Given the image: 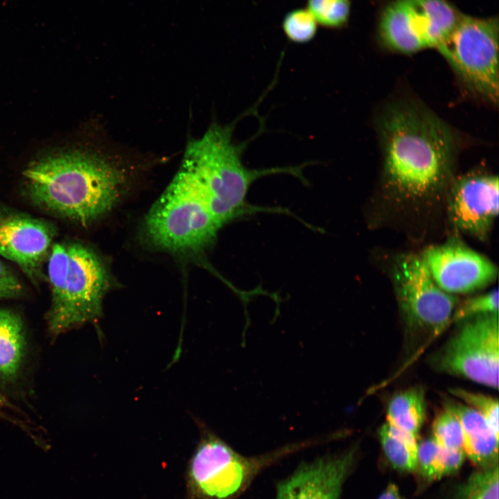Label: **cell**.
<instances>
[{
    "mask_svg": "<svg viewBox=\"0 0 499 499\" xmlns=\"http://www.w3.org/2000/svg\"><path fill=\"white\" fill-rule=\"evenodd\" d=\"M376 128L383 179L389 189L421 197L446 184L460 144L458 134L446 122L421 103L403 98L383 107Z\"/></svg>",
    "mask_w": 499,
    "mask_h": 499,
    "instance_id": "1",
    "label": "cell"
},
{
    "mask_svg": "<svg viewBox=\"0 0 499 499\" xmlns=\"http://www.w3.org/2000/svg\"><path fill=\"white\" fill-rule=\"evenodd\" d=\"M24 175L26 193L35 206L81 225L111 210L125 180L123 171L110 159L80 149L42 157Z\"/></svg>",
    "mask_w": 499,
    "mask_h": 499,
    "instance_id": "2",
    "label": "cell"
},
{
    "mask_svg": "<svg viewBox=\"0 0 499 499\" xmlns=\"http://www.w3.org/2000/svg\"><path fill=\"white\" fill-rule=\"evenodd\" d=\"M235 122L213 123L199 139L187 145L182 166L193 177L213 216L222 227L237 218L258 212L283 213V209L251 205L246 195L251 185L267 175L288 173L305 182V166L247 168L242 154L247 143H234Z\"/></svg>",
    "mask_w": 499,
    "mask_h": 499,
    "instance_id": "3",
    "label": "cell"
},
{
    "mask_svg": "<svg viewBox=\"0 0 499 499\" xmlns=\"http://www.w3.org/2000/svg\"><path fill=\"white\" fill-rule=\"evenodd\" d=\"M46 277L51 291L46 321L53 338L100 316L108 278L93 250L78 242L53 243Z\"/></svg>",
    "mask_w": 499,
    "mask_h": 499,
    "instance_id": "4",
    "label": "cell"
},
{
    "mask_svg": "<svg viewBox=\"0 0 499 499\" xmlns=\"http://www.w3.org/2000/svg\"><path fill=\"white\" fill-rule=\"evenodd\" d=\"M310 446L307 440L247 457L203 428L185 471L186 499H236L265 469Z\"/></svg>",
    "mask_w": 499,
    "mask_h": 499,
    "instance_id": "5",
    "label": "cell"
},
{
    "mask_svg": "<svg viewBox=\"0 0 499 499\" xmlns=\"http://www.w3.org/2000/svg\"><path fill=\"white\" fill-rule=\"evenodd\" d=\"M220 228L193 177L182 166L145 220L150 240L174 252L203 250L213 242Z\"/></svg>",
    "mask_w": 499,
    "mask_h": 499,
    "instance_id": "6",
    "label": "cell"
},
{
    "mask_svg": "<svg viewBox=\"0 0 499 499\" xmlns=\"http://www.w3.org/2000/svg\"><path fill=\"white\" fill-rule=\"evenodd\" d=\"M472 94L496 105L498 100V22L461 14L436 48Z\"/></svg>",
    "mask_w": 499,
    "mask_h": 499,
    "instance_id": "7",
    "label": "cell"
},
{
    "mask_svg": "<svg viewBox=\"0 0 499 499\" xmlns=\"http://www.w3.org/2000/svg\"><path fill=\"white\" fill-rule=\"evenodd\" d=\"M429 359L435 370L498 388V314L464 320Z\"/></svg>",
    "mask_w": 499,
    "mask_h": 499,
    "instance_id": "8",
    "label": "cell"
},
{
    "mask_svg": "<svg viewBox=\"0 0 499 499\" xmlns=\"http://www.w3.org/2000/svg\"><path fill=\"white\" fill-rule=\"evenodd\" d=\"M460 15L446 0H394L382 14L379 37L387 49L400 53L436 49Z\"/></svg>",
    "mask_w": 499,
    "mask_h": 499,
    "instance_id": "9",
    "label": "cell"
},
{
    "mask_svg": "<svg viewBox=\"0 0 499 499\" xmlns=\"http://www.w3.org/2000/svg\"><path fill=\"white\" fill-rule=\"evenodd\" d=\"M393 278L401 311L412 333L435 335L449 324L457 298L437 284L421 255L399 256Z\"/></svg>",
    "mask_w": 499,
    "mask_h": 499,
    "instance_id": "10",
    "label": "cell"
},
{
    "mask_svg": "<svg viewBox=\"0 0 499 499\" xmlns=\"http://www.w3.org/2000/svg\"><path fill=\"white\" fill-rule=\"evenodd\" d=\"M55 235L49 221L0 205V256L15 263L35 286L46 279L44 264Z\"/></svg>",
    "mask_w": 499,
    "mask_h": 499,
    "instance_id": "11",
    "label": "cell"
},
{
    "mask_svg": "<svg viewBox=\"0 0 499 499\" xmlns=\"http://www.w3.org/2000/svg\"><path fill=\"white\" fill-rule=\"evenodd\" d=\"M421 256L437 284L453 295L481 289L498 277L491 261L458 242L429 247Z\"/></svg>",
    "mask_w": 499,
    "mask_h": 499,
    "instance_id": "12",
    "label": "cell"
},
{
    "mask_svg": "<svg viewBox=\"0 0 499 499\" xmlns=\"http://www.w3.org/2000/svg\"><path fill=\"white\" fill-rule=\"evenodd\" d=\"M356 448L301 462L279 482L274 499H340L356 460Z\"/></svg>",
    "mask_w": 499,
    "mask_h": 499,
    "instance_id": "13",
    "label": "cell"
},
{
    "mask_svg": "<svg viewBox=\"0 0 499 499\" xmlns=\"http://www.w3.org/2000/svg\"><path fill=\"white\" fill-rule=\"evenodd\" d=\"M498 178L472 173L453 185L450 200L452 222L462 231L484 238L498 215Z\"/></svg>",
    "mask_w": 499,
    "mask_h": 499,
    "instance_id": "14",
    "label": "cell"
},
{
    "mask_svg": "<svg viewBox=\"0 0 499 499\" xmlns=\"http://www.w3.org/2000/svg\"><path fill=\"white\" fill-rule=\"evenodd\" d=\"M28 353L24 322L16 310L0 308V383H15L24 371Z\"/></svg>",
    "mask_w": 499,
    "mask_h": 499,
    "instance_id": "15",
    "label": "cell"
},
{
    "mask_svg": "<svg viewBox=\"0 0 499 499\" xmlns=\"http://www.w3.org/2000/svg\"><path fill=\"white\" fill-rule=\"evenodd\" d=\"M426 401L421 387H411L394 394L389 400L386 422L418 437L424 421Z\"/></svg>",
    "mask_w": 499,
    "mask_h": 499,
    "instance_id": "16",
    "label": "cell"
},
{
    "mask_svg": "<svg viewBox=\"0 0 499 499\" xmlns=\"http://www.w3.org/2000/svg\"><path fill=\"white\" fill-rule=\"evenodd\" d=\"M384 453L395 468L413 471L417 466V436L385 422L378 432Z\"/></svg>",
    "mask_w": 499,
    "mask_h": 499,
    "instance_id": "17",
    "label": "cell"
},
{
    "mask_svg": "<svg viewBox=\"0 0 499 499\" xmlns=\"http://www.w3.org/2000/svg\"><path fill=\"white\" fill-rule=\"evenodd\" d=\"M453 499H498V464L472 474Z\"/></svg>",
    "mask_w": 499,
    "mask_h": 499,
    "instance_id": "18",
    "label": "cell"
},
{
    "mask_svg": "<svg viewBox=\"0 0 499 499\" xmlns=\"http://www.w3.org/2000/svg\"><path fill=\"white\" fill-rule=\"evenodd\" d=\"M307 10L318 24L329 28L344 26L350 15V0H307Z\"/></svg>",
    "mask_w": 499,
    "mask_h": 499,
    "instance_id": "19",
    "label": "cell"
},
{
    "mask_svg": "<svg viewBox=\"0 0 499 499\" xmlns=\"http://www.w3.org/2000/svg\"><path fill=\"white\" fill-rule=\"evenodd\" d=\"M432 439L442 448L462 449L463 435L460 423L455 414L444 408L435 418Z\"/></svg>",
    "mask_w": 499,
    "mask_h": 499,
    "instance_id": "20",
    "label": "cell"
},
{
    "mask_svg": "<svg viewBox=\"0 0 499 499\" xmlns=\"http://www.w3.org/2000/svg\"><path fill=\"white\" fill-rule=\"evenodd\" d=\"M317 22L311 13L304 8L293 10L284 17L282 28L289 40L304 44L312 40L317 30Z\"/></svg>",
    "mask_w": 499,
    "mask_h": 499,
    "instance_id": "21",
    "label": "cell"
},
{
    "mask_svg": "<svg viewBox=\"0 0 499 499\" xmlns=\"http://www.w3.org/2000/svg\"><path fill=\"white\" fill-rule=\"evenodd\" d=\"M451 395L481 414L496 435L499 436L498 401L492 396L462 388L449 389Z\"/></svg>",
    "mask_w": 499,
    "mask_h": 499,
    "instance_id": "22",
    "label": "cell"
},
{
    "mask_svg": "<svg viewBox=\"0 0 499 499\" xmlns=\"http://www.w3.org/2000/svg\"><path fill=\"white\" fill-rule=\"evenodd\" d=\"M498 314V291L494 289L464 301L455 308L451 322H461L473 317Z\"/></svg>",
    "mask_w": 499,
    "mask_h": 499,
    "instance_id": "23",
    "label": "cell"
},
{
    "mask_svg": "<svg viewBox=\"0 0 499 499\" xmlns=\"http://www.w3.org/2000/svg\"><path fill=\"white\" fill-rule=\"evenodd\" d=\"M439 453V446L432 438L422 441L418 446L417 466L422 474L428 478L441 477Z\"/></svg>",
    "mask_w": 499,
    "mask_h": 499,
    "instance_id": "24",
    "label": "cell"
},
{
    "mask_svg": "<svg viewBox=\"0 0 499 499\" xmlns=\"http://www.w3.org/2000/svg\"><path fill=\"white\" fill-rule=\"evenodd\" d=\"M25 288L16 273L0 260V300L21 297Z\"/></svg>",
    "mask_w": 499,
    "mask_h": 499,
    "instance_id": "25",
    "label": "cell"
},
{
    "mask_svg": "<svg viewBox=\"0 0 499 499\" xmlns=\"http://www.w3.org/2000/svg\"><path fill=\"white\" fill-rule=\"evenodd\" d=\"M464 458L463 449L449 450L439 447V462L441 477L457 471Z\"/></svg>",
    "mask_w": 499,
    "mask_h": 499,
    "instance_id": "26",
    "label": "cell"
},
{
    "mask_svg": "<svg viewBox=\"0 0 499 499\" xmlns=\"http://www.w3.org/2000/svg\"><path fill=\"white\" fill-rule=\"evenodd\" d=\"M378 499H403L401 496L397 487L390 484L380 494Z\"/></svg>",
    "mask_w": 499,
    "mask_h": 499,
    "instance_id": "27",
    "label": "cell"
},
{
    "mask_svg": "<svg viewBox=\"0 0 499 499\" xmlns=\"http://www.w3.org/2000/svg\"><path fill=\"white\" fill-rule=\"evenodd\" d=\"M9 406V403L5 396L0 392V409Z\"/></svg>",
    "mask_w": 499,
    "mask_h": 499,
    "instance_id": "28",
    "label": "cell"
}]
</instances>
